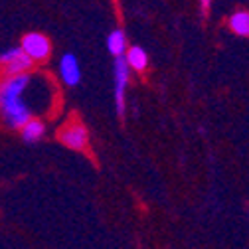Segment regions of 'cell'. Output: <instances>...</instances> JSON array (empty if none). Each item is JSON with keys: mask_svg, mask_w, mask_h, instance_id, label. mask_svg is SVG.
Returning a JSON list of instances; mask_svg holds the SVG:
<instances>
[{"mask_svg": "<svg viewBox=\"0 0 249 249\" xmlns=\"http://www.w3.org/2000/svg\"><path fill=\"white\" fill-rule=\"evenodd\" d=\"M30 81H32V77L28 73L8 75L6 79L0 81V117L12 129H22L32 119L30 107L22 99Z\"/></svg>", "mask_w": 249, "mask_h": 249, "instance_id": "1", "label": "cell"}, {"mask_svg": "<svg viewBox=\"0 0 249 249\" xmlns=\"http://www.w3.org/2000/svg\"><path fill=\"white\" fill-rule=\"evenodd\" d=\"M57 139L61 144L71 148V150H85L89 144V133L85 129V124L79 121L68 123L66 127L57 133Z\"/></svg>", "mask_w": 249, "mask_h": 249, "instance_id": "2", "label": "cell"}, {"mask_svg": "<svg viewBox=\"0 0 249 249\" xmlns=\"http://www.w3.org/2000/svg\"><path fill=\"white\" fill-rule=\"evenodd\" d=\"M0 66L4 68V71L8 75H20L26 73V70H30L32 66V59H30L20 48H10L0 53Z\"/></svg>", "mask_w": 249, "mask_h": 249, "instance_id": "3", "label": "cell"}, {"mask_svg": "<svg viewBox=\"0 0 249 249\" xmlns=\"http://www.w3.org/2000/svg\"><path fill=\"white\" fill-rule=\"evenodd\" d=\"M129 66L123 57H115V105H117V113L119 117H124V89L129 83Z\"/></svg>", "mask_w": 249, "mask_h": 249, "instance_id": "4", "label": "cell"}, {"mask_svg": "<svg viewBox=\"0 0 249 249\" xmlns=\"http://www.w3.org/2000/svg\"><path fill=\"white\" fill-rule=\"evenodd\" d=\"M20 50L30 57V59H46L50 55V40L44 36V34H38V32H32V34H26L22 38V46Z\"/></svg>", "mask_w": 249, "mask_h": 249, "instance_id": "5", "label": "cell"}, {"mask_svg": "<svg viewBox=\"0 0 249 249\" xmlns=\"http://www.w3.org/2000/svg\"><path fill=\"white\" fill-rule=\"evenodd\" d=\"M59 75L68 85H77L81 81L79 59L73 53H64L59 59Z\"/></svg>", "mask_w": 249, "mask_h": 249, "instance_id": "6", "label": "cell"}, {"mask_svg": "<svg viewBox=\"0 0 249 249\" xmlns=\"http://www.w3.org/2000/svg\"><path fill=\"white\" fill-rule=\"evenodd\" d=\"M124 61H127L129 70H135V71H144L146 66H148V55L142 48L139 46H133L124 52Z\"/></svg>", "mask_w": 249, "mask_h": 249, "instance_id": "7", "label": "cell"}, {"mask_svg": "<svg viewBox=\"0 0 249 249\" xmlns=\"http://www.w3.org/2000/svg\"><path fill=\"white\" fill-rule=\"evenodd\" d=\"M230 30L233 34L241 36V38H249V12L247 10H237L230 16L228 20Z\"/></svg>", "mask_w": 249, "mask_h": 249, "instance_id": "8", "label": "cell"}, {"mask_svg": "<svg viewBox=\"0 0 249 249\" xmlns=\"http://www.w3.org/2000/svg\"><path fill=\"white\" fill-rule=\"evenodd\" d=\"M20 131H22V139H24L28 144H34V142H38V141L44 137L46 124H44L42 121H38V119H30Z\"/></svg>", "mask_w": 249, "mask_h": 249, "instance_id": "9", "label": "cell"}, {"mask_svg": "<svg viewBox=\"0 0 249 249\" xmlns=\"http://www.w3.org/2000/svg\"><path fill=\"white\" fill-rule=\"evenodd\" d=\"M107 50L115 55V57H123L127 52V38H124L123 30H113L107 38Z\"/></svg>", "mask_w": 249, "mask_h": 249, "instance_id": "10", "label": "cell"}, {"mask_svg": "<svg viewBox=\"0 0 249 249\" xmlns=\"http://www.w3.org/2000/svg\"><path fill=\"white\" fill-rule=\"evenodd\" d=\"M210 4H212V0H200V6H202V12H204V14H208Z\"/></svg>", "mask_w": 249, "mask_h": 249, "instance_id": "11", "label": "cell"}, {"mask_svg": "<svg viewBox=\"0 0 249 249\" xmlns=\"http://www.w3.org/2000/svg\"><path fill=\"white\" fill-rule=\"evenodd\" d=\"M247 215H249V212H247Z\"/></svg>", "mask_w": 249, "mask_h": 249, "instance_id": "12", "label": "cell"}]
</instances>
